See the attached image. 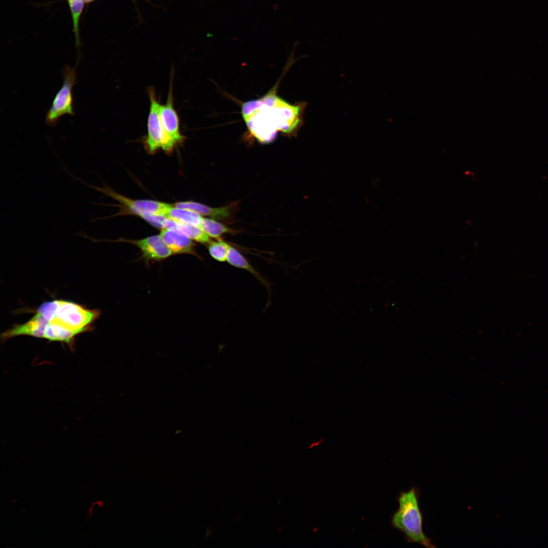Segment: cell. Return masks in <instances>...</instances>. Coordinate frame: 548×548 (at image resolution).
Wrapping results in <instances>:
<instances>
[{"mask_svg": "<svg viewBox=\"0 0 548 548\" xmlns=\"http://www.w3.org/2000/svg\"><path fill=\"white\" fill-rule=\"evenodd\" d=\"M227 262L231 265L248 271L270 292V284L236 249L230 245Z\"/></svg>", "mask_w": 548, "mask_h": 548, "instance_id": "cell-11", "label": "cell"}, {"mask_svg": "<svg viewBox=\"0 0 548 548\" xmlns=\"http://www.w3.org/2000/svg\"><path fill=\"white\" fill-rule=\"evenodd\" d=\"M207 245L209 253L213 259L220 262L227 261L229 244L220 238Z\"/></svg>", "mask_w": 548, "mask_h": 548, "instance_id": "cell-16", "label": "cell"}, {"mask_svg": "<svg viewBox=\"0 0 548 548\" xmlns=\"http://www.w3.org/2000/svg\"><path fill=\"white\" fill-rule=\"evenodd\" d=\"M118 241L127 242L138 247L141 253V258L147 264L152 261L164 260L174 254L159 234L140 239H120Z\"/></svg>", "mask_w": 548, "mask_h": 548, "instance_id": "cell-7", "label": "cell"}, {"mask_svg": "<svg viewBox=\"0 0 548 548\" xmlns=\"http://www.w3.org/2000/svg\"><path fill=\"white\" fill-rule=\"evenodd\" d=\"M159 235L174 254H191L199 258L195 250L193 241L181 232L174 229H162Z\"/></svg>", "mask_w": 548, "mask_h": 548, "instance_id": "cell-9", "label": "cell"}, {"mask_svg": "<svg viewBox=\"0 0 548 548\" xmlns=\"http://www.w3.org/2000/svg\"><path fill=\"white\" fill-rule=\"evenodd\" d=\"M173 77L172 75L166 102L160 104L159 114L165 132L176 146L182 143L185 138L180 131L179 117L174 107Z\"/></svg>", "mask_w": 548, "mask_h": 548, "instance_id": "cell-8", "label": "cell"}, {"mask_svg": "<svg viewBox=\"0 0 548 548\" xmlns=\"http://www.w3.org/2000/svg\"><path fill=\"white\" fill-rule=\"evenodd\" d=\"M167 217L164 215L152 213H146L141 217L153 226L161 229L163 228L164 223Z\"/></svg>", "mask_w": 548, "mask_h": 548, "instance_id": "cell-17", "label": "cell"}, {"mask_svg": "<svg viewBox=\"0 0 548 548\" xmlns=\"http://www.w3.org/2000/svg\"><path fill=\"white\" fill-rule=\"evenodd\" d=\"M200 227L210 237L216 239L220 238L223 234L234 232L216 219L210 218H203Z\"/></svg>", "mask_w": 548, "mask_h": 548, "instance_id": "cell-14", "label": "cell"}, {"mask_svg": "<svg viewBox=\"0 0 548 548\" xmlns=\"http://www.w3.org/2000/svg\"><path fill=\"white\" fill-rule=\"evenodd\" d=\"M80 181L87 186L118 201L130 213L140 217L146 213L165 215L170 205V204L153 200L131 199L116 192L105 183H103L102 187H99L88 185L81 180Z\"/></svg>", "mask_w": 548, "mask_h": 548, "instance_id": "cell-6", "label": "cell"}, {"mask_svg": "<svg viewBox=\"0 0 548 548\" xmlns=\"http://www.w3.org/2000/svg\"><path fill=\"white\" fill-rule=\"evenodd\" d=\"M49 323L79 334L90 331L100 315L98 309H89L73 301L56 299L42 303L37 310Z\"/></svg>", "mask_w": 548, "mask_h": 548, "instance_id": "cell-2", "label": "cell"}, {"mask_svg": "<svg viewBox=\"0 0 548 548\" xmlns=\"http://www.w3.org/2000/svg\"><path fill=\"white\" fill-rule=\"evenodd\" d=\"M85 4L93 2L95 0H81Z\"/></svg>", "mask_w": 548, "mask_h": 548, "instance_id": "cell-18", "label": "cell"}, {"mask_svg": "<svg viewBox=\"0 0 548 548\" xmlns=\"http://www.w3.org/2000/svg\"><path fill=\"white\" fill-rule=\"evenodd\" d=\"M67 2L72 18L76 45L79 49L81 45L79 30L80 21L85 4L81 0H67Z\"/></svg>", "mask_w": 548, "mask_h": 548, "instance_id": "cell-15", "label": "cell"}, {"mask_svg": "<svg viewBox=\"0 0 548 548\" xmlns=\"http://www.w3.org/2000/svg\"><path fill=\"white\" fill-rule=\"evenodd\" d=\"M174 206L192 211L201 216L222 220L230 215V207H211L199 202L193 201H179L173 204Z\"/></svg>", "mask_w": 548, "mask_h": 548, "instance_id": "cell-10", "label": "cell"}, {"mask_svg": "<svg viewBox=\"0 0 548 548\" xmlns=\"http://www.w3.org/2000/svg\"><path fill=\"white\" fill-rule=\"evenodd\" d=\"M418 488L413 487L407 492H401L397 500L399 507L392 516L394 528L404 534L407 542L417 543L427 548L436 546L423 531V515L421 510Z\"/></svg>", "mask_w": 548, "mask_h": 548, "instance_id": "cell-3", "label": "cell"}, {"mask_svg": "<svg viewBox=\"0 0 548 548\" xmlns=\"http://www.w3.org/2000/svg\"><path fill=\"white\" fill-rule=\"evenodd\" d=\"M163 229L178 230L192 241L200 244H208L211 242L210 237L200 227L185 224L168 217L164 222Z\"/></svg>", "mask_w": 548, "mask_h": 548, "instance_id": "cell-12", "label": "cell"}, {"mask_svg": "<svg viewBox=\"0 0 548 548\" xmlns=\"http://www.w3.org/2000/svg\"><path fill=\"white\" fill-rule=\"evenodd\" d=\"M306 102L291 104L279 96L276 89L261 98L248 101L242 115L250 134L262 144L273 141L278 132L296 135L303 124Z\"/></svg>", "mask_w": 548, "mask_h": 548, "instance_id": "cell-1", "label": "cell"}, {"mask_svg": "<svg viewBox=\"0 0 548 548\" xmlns=\"http://www.w3.org/2000/svg\"><path fill=\"white\" fill-rule=\"evenodd\" d=\"M61 73L63 77L62 86L54 96L46 116V123L50 126H55L64 115H75L73 90L76 84V70L75 67L66 65L62 68Z\"/></svg>", "mask_w": 548, "mask_h": 548, "instance_id": "cell-4", "label": "cell"}, {"mask_svg": "<svg viewBox=\"0 0 548 548\" xmlns=\"http://www.w3.org/2000/svg\"><path fill=\"white\" fill-rule=\"evenodd\" d=\"M148 92L150 105L147 120V134L144 142L145 147L150 154H154L160 149L169 153L176 146L163 127L159 114L160 104L153 87H150Z\"/></svg>", "mask_w": 548, "mask_h": 548, "instance_id": "cell-5", "label": "cell"}, {"mask_svg": "<svg viewBox=\"0 0 548 548\" xmlns=\"http://www.w3.org/2000/svg\"><path fill=\"white\" fill-rule=\"evenodd\" d=\"M166 216L179 222L194 226L200 227L203 217L198 214L183 208H180L170 204Z\"/></svg>", "mask_w": 548, "mask_h": 548, "instance_id": "cell-13", "label": "cell"}]
</instances>
